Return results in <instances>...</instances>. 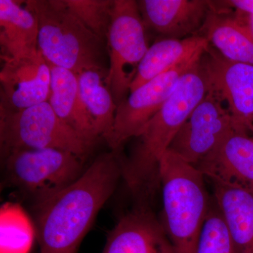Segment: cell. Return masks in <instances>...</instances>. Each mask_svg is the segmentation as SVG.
Wrapping results in <instances>:
<instances>
[{"instance_id": "23", "label": "cell", "mask_w": 253, "mask_h": 253, "mask_svg": "<svg viewBox=\"0 0 253 253\" xmlns=\"http://www.w3.org/2000/svg\"><path fill=\"white\" fill-rule=\"evenodd\" d=\"M212 204L200 236L197 253H235L217 204Z\"/></svg>"}, {"instance_id": "13", "label": "cell", "mask_w": 253, "mask_h": 253, "mask_svg": "<svg viewBox=\"0 0 253 253\" xmlns=\"http://www.w3.org/2000/svg\"><path fill=\"white\" fill-rule=\"evenodd\" d=\"M102 253H176L164 226L148 208L123 215L110 231Z\"/></svg>"}, {"instance_id": "3", "label": "cell", "mask_w": 253, "mask_h": 253, "mask_svg": "<svg viewBox=\"0 0 253 253\" xmlns=\"http://www.w3.org/2000/svg\"><path fill=\"white\" fill-rule=\"evenodd\" d=\"M165 229L176 253H197L201 231L212 203L205 176L168 150L160 164Z\"/></svg>"}, {"instance_id": "21", "label": "cell", "mask_w": 253, "mask_h": 253, "mask_svg": "<svg viewBox=\"0 0 253 253\" xmlns=\"http://www.w3.org/2000/svg\"><path fill=\"white\" fill-rule=\"evenodd\" d=\"M36 230L21 206L3 205L0 211V253H31Z\"/></svg>"}, {"instance_id": "6", "label": "cell", "mask_w": 253, "mask_h": 253, "mask_svg": "<svg viewBox=\"0 0 253 253\" xmlns=\"http://www.w3.org/2000/svg\"><path fill=\"white\" fill-rule=\"evenodd\" d=\"M94 145L63 122L48 101L21 111L0 108L1 155L14 150L55 149L84 158Z\"/></svg>"}, {"instance_id": "12", "label": "cell", "mask_w": 253, "mask_h": 253, "mask_svg": "<svg viewBox=\"0 0 253 253\" xmlns=\"http://www.w3.org/2000/svg\"><path fill=\"white\" fill-rule=\"evenodd\" d=\"M194 167L213 184L253 193V139L232 131Z\"/></svg>"}, {"instance_id": "8", "label": "cell", "mask_w": 253, "mask_h": 253, "mask_svg": "<svg viewBox=\"0 0 253 253\" xmlns=\"http://www.w3.org/2000/svg\"><path fill=\"white\" fill-rule=\"evenodd\" d=\"M202 56H194L145 83L118 105L112 130L104 139L111 151H122L126 141L139 135L172 94L183 75Z\"/></svg>"}, {"instance_id": "15", "label": "cell", "mask_w": 253, "mask_h": 253, "mask_svg": "<svg viewBox=\"0 0 253 253\" xmlns=\"http://www.w3.org/2000/svg\"><path fill=\"white\" fill-rule=\"evenodd\" d=\"M210 46L207 38L199 35L184 39L165 38L156 42L149 46L138 66L129 93L181 63L204 54Z\"/></svg>"}, {"instance_id": "24", "label": "cell", "mask_w": 253, "mask_h": 253, "mask_svg": "<svg viewBox=\"0 0 253 253\" xmlns=\"http://www.w3.org/2000/svg\"><path fill=\"white\" fill-rule=\"evenodd\" d=\"M219 3L226 8H233L248 16H253V0H229L220 1Z\"/></svg>"}, {"instance_id": "16", "label": "cell", "mask_w": 253, "mask_h": 253, "mask_svg": "<svg viewBox=\"0 0 253 253\" xmlns=\"http://www.w3.org/2000/svg\"><path fill=\"white\" fill-rule=\"evenodd\" d=\"M50 68L51 86L48 102L63 122L86 140L96 144L99 136L82 101L77 75L51 65Z\"/></svg>"}, {"instance_id": "10", "label": "cell", "mask_w": 253, "mask_h": 253, "mask_svg": "<svg viewBox=\"0 0 253 253\" xmlns=\"http://www.w3.org/2000/svg\"><path fill=\"white\" fill-rule=\"evenodd\" d=\"M223 101L212 91L194 110L174 138L169 151L196 166L221 141L236 131Z\"/></svg>"}, {"instance_id": "20", "label": "cell", "mask_w": 253, "mask_h": 253, "mask_svg": "<svg viewBox=\"0 0 253 253\" xmlns=\"http://www.w3.org/2000/svg\"><path fill=\"white\" fill-rule=\"evenodd\" d=\"M108 73L106 68L93 67L77 75L82 101L98 136L103 139L112 130L117 110L108 84Z\"/></svg>"}, {"instance_id": "19", "label": "cell", "mask_w": 253, "mask_h": 253, "mask_svg": "<svg viewBox=\"0 0 253 253\" xmlns=\"http://www.w3.org/2000/svg\"><path fill=\"white\" fill-rule=\"evenodd\" d=\"M214 201L235 253H253V193L213 184Z\"/></svg>"}, {"instance_id": "18", "label": "cell", "mask_w": 253, "mask_h": 253, "mask_svg": "<svg viewBox=\"0 0 253 253\" xmlns=\"http://www.w3.org/2000/svg\"><path fill=\"white\" fill-rule=\"evenodd\" d=\"M38 20L14 0H0L1 58L26 56L39 51Z\"/></svg>"}, {"instance_id": "17", "label": "cell", "mask_w": 253, "mask_h": 253, "mask_svg": "<svg viewBox=\"0 0 253 253\" xmlns=\"http://www.w3.org/2000/svg\"><path fill=\"white\" fill-rule=\"evenodd\" d=\"M201 31L226 59L253 65V37L247 23L213 6Z\"/></svg>"}, {"instance_id": "7", "label": "cell", "mask_w": 253, "mask_h": 253, "mask_svg": "<svg viewBox=\"0 0 253 253\" xmlns=\"http://www.w3.org/2000/svg\"><path fill=\"white\" fill-rule=\"evenodd\" d=\"M146 28L137 1L114 0L106 38L107 83L117 106L129 94L138 66L149 49Z\"/></svg>"}, {"instance_id": "9", "label": "cell", "mask_w": 253, "mask_h": 253, "mask_svg": "<svg viewBox=\"0 0 253 253\" xmlns=\"http://www.w3.org/2000/svg\"><path fill=\"white\" fill-rule=\"evenodd\" d=\"M201 64L209 91L227 104L235 130L253 131V65L229 61L211 46Z\"/></svg>"}, {"instance_id": "1", "label": "cell", "mask_w": 253, "mask_h": 253, "mask_svg": "<svg viewBox=\"0 0 253 253\" xmlns=\"http://www.w3.org/2000/svg\"><path fill=\"white\" fill-rule=\"evenodd\" d=\"M122 151L100 155L83 175L36 205V236L41 253H78L100 210L122 177Z\"/></svg>"}, {"instance_id": "11", "label": "cell", "mask_w": 253, "mask_h": 253, "mask_svg": "<svg viewBox=\"0 0 253 253\" xmlns=\"http://www.w3.org/2000/svg\"><path fill=\"white\" fill-rule=\"evenodd\" d=\"M1 59L0 108L21 111L48 101L51 68L40 50L26 56Z\"/></svg>"}, {"instance_id": "4", "label": "cell", "mask_w": 253, "mask_h": 253, "mask_svg": "<svg viewBox=\"0 0 253 253\" xmlns=\"http://www.w3.org/2000/svg\"><path fill=\"white\" fill-rule=\"evenodd\" d=\"M24 5L38 20V48L50 65L76 75L106 68V42L87 29L65 0H28Z\"/></svg>"}, {"instance_id": "14", "label": "cell", "mask_w": 253, "mask_h": 253, "mask_svg": "<svg viewBox=\"0 0 253 253\" xmlns=\"http://www.w3.org/2000/svg\"><path fill=\"white\" fill-rule=\"evenodd\" d=\"M146 28L166 38L184 39L201 31L212 2L204 0L137 1Z\"/></svg>"}, {"instance_id": "22", "label": "cell", "mask_w": 253, "mask_h": 253, "mask_svg": "<svg viewBox=\"0 0 253 253\" xmlns=\"http://www.w3.org/2000/svg\"><path fill=\"white\" fill-rule=\"evenodd\" d=\"M65 2L87 29L106 42L114 0H65Z\"/></svg>"}, {"instance_id": "25", "label": "cell", "mask_w": 253, "mask_h": 253, "mask_svg": "<svg viewBox=\"0 0 253 253\" xmlns=\"http://www.w3.org/2000/svg\"><path fill=\"white\" fill-rule=\"evenodd\" d=\"M247 24L253 37V16H248Z\"/></svg>"}, {"instance_id": "2", "label": "cell", "mask_w": 253, "mask_h": 253, "mask_svg": "<svg viewBox=\"0 0 253 253\" xmlns=\"http://www.w3.org/2000/svg\"><path fill=\"white\" fill-rule=\"evenodd\" d=\"M208 91L200 59L183 75L172 94L141 129L130 156H123L122 177L136 197L149 199L161 186L159 169L163 155Z\"/></svg>"}, {"instance_id": "5", "label": "cell", "mask_w": 253, "mask_h": 253, "mask_svg": "<svg viewBox=\"0 0 253 253\" xmlns=\"http://www.w3.org/2000/svg\"><path fill=\"white\" fill-rule=\"evenodd\" d=\"M1 157L8 184L36 206L71 185L86 170L84 158L63 150H14Z\"/></svg>"}]
</instances>
